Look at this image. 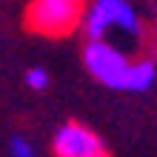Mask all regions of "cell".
I'll use <instances>...</instances> for the list:
<instances>
[{"label":"cell","instance_id":"obj_1","mask_svg":"<svg viewBox=\"0 0 157 157\" xmlns=\"http://www.w3.org/2000/svg\"><path fill=\"white\" fill-rule=\"evenodd\" d=\"M83 66L97 80L100 86L112 91H128V94H143L154 89L157 83V60L154 57H134L132 52L117 49L112 43L86 40L83 46Z\"/></svg>","mask_w":157,"mask_h":157},{"label":"cell","instance_id":"obj_2","mask_svg":"<svg viewBox=\"0 0 157 157\" xmlns=\"http://www.w3.org/2000/svg\"><path fill=\"white\" fill-rule=\"evenodd\" d=\"M80 29L86 40L112 43L126 52L149 43V29L132 0H89Z\"/></svg>","mask_w":157,"mask_h":157},{"label":"cell","instance_id":"obj_3","mask_svg":"<svg viewBox=\"0 0 157 157\" xmlns=\"http://www.w3.org/2000/svg\"><path fill=\"white\" fill-rule=\"evenodd\" d=\"M89 0H29L26 26L43 37H69L83 23Z\"/></svg>","mask_w":157,"mask_h":157},{"label":"cell","instance_id":"obj_4","mask_svg":"<svg viewBox=\"0 0 157 157\" xmlns=\"http://www.w3.org/2000/svg\"><path fill=\"white\" fill-rule=\"evenodd\" d=\"M52 154L54 157H112L103 137L77 120H69V123L54 128Z\"/></svg>","mask_w":157,"mask_h":157},{"label":"cell","instance_id":"obj_5","mask_svg":"<svg viewBox=\"0 0 157 157\" xmlns=\"http://www.w3.org/2000/svg\"><path fill=\"white\" fill-rule=\"evenodd\" d=\"M9 157H40V151H37V146H34L29 137L17 134V137L9 140Z\"/></svg>","mask_w":157,"mask_h":157},{"label":"cell","instance_id":"obj_6","mask_svg":"<svg viewBox=\"0 0 157 157\" xmlns=\"http://www.w3.org/2000/svg\"><path fill=\"white\" fill-rule=\"evenodd\" d=\"M23 80H26V86H29V89L43 91V89H49L52 75H49V69H43V66H29V71L23 75Z\"/></svg>","mask_w":157,"mask_h":157}]
</instances>
